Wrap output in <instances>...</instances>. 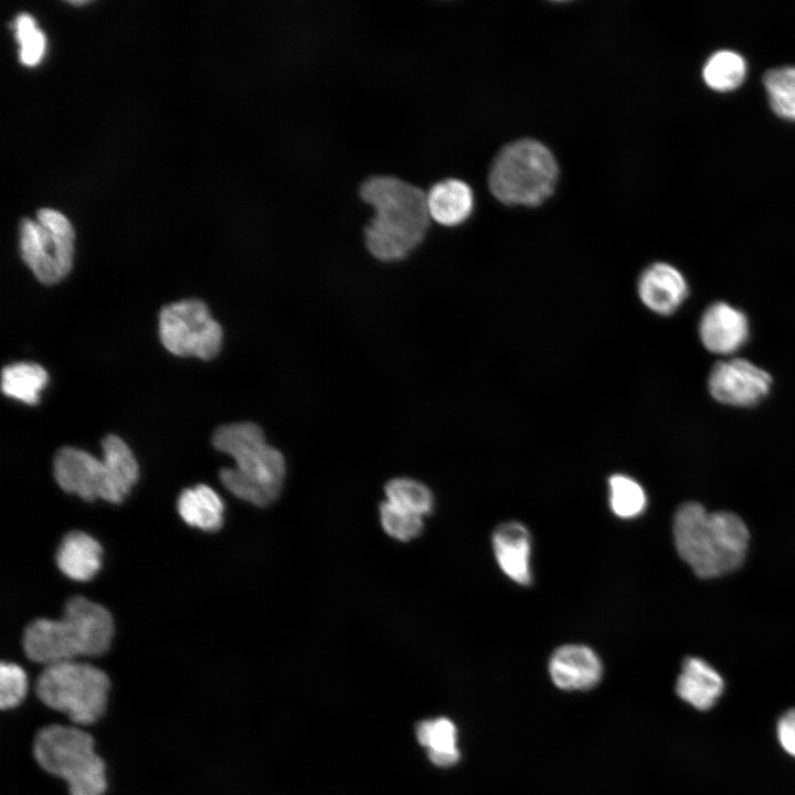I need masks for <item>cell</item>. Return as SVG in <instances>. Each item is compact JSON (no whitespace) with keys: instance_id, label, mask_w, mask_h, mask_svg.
<instances>
[{"instance_id":"ac0fdd59","label":"cell","mask_w":795,"mask_h":795,"mask_svg":"<svg viewBox=\"0 0 795 795\" xmlns=\"http://www.w3.org/2000/svg\"><path fill=\"white\" fill-rule=\"evenodd\" d=\"M59 569L74 581H88L102 564V547L91 536L74 530L64 536L55 555Z\"/></svg>"},{"instance_id":"30bf717a","label":"cell","mask_w":795,"mask_h":795,"mask_svg":"<svg viewBox=\"0 0 795 795\" xmlns=\"http://www.w3.org/2000/svg\"><path fill=\"white\" fill-rule=\"evenodd\" d=\"M53 474L64 491L84 500L99 498L118 504L124 499L103 458L98 459L83 449L71 446L59 449L53 460Z\"/></svg>"},{"instance_id":"6da1fadb","label":"cell","mask_w":795,"mask_h":795,"mask_svg":"<svg viewBox=\"0 0 795 795\" xmlns=\"http://www.w3.org/2000/svg\"><path fill=\"white\" fill-rule=\"evenodd\" d=\"M358 194L373 211L363 237L377 259H404L424 241L432 220L423 188L393 174H373Z\"/></svg>"},{"instance_id":"7a4b0ae2","label":"cell","mask_w":795,"mask_h":795,"mask_svg":"<svg viewBox=\"0 0 795 795\" xmlns=\"http://www.w3.org/2000/svg\"><path fill=\"white\" fill-rule=\"evenodd\" d=\"M114 623L102 605L83 596L71 597L60 619L38 618L23 633V649L33 661L45 666L98 656L110 646Z\"/></svg>"},{"instance_id":"e0dca14e","label":"cell","mask_w":795,"mask_h":795,"mask_svg":"<svg viewBox=\"0 0 795 795\" xmlns=\"http://www.w3.org/2000/svg\"><path fill=\"white\" fill-rule=\"evenodd\" d=\"M720 674L698 657L685 659L677 679L676 692L680 699L698 710L711 709L723 692Z\"/></svg>"},{"instance_id":"4fadbf2b","label":"cell","mask_w":795,"mask_h":795,"mask_svg":"<svg viewBox=\"0 0 795 795\" xmlns=\"http://www.w3.org/2000/svg\"><path fill=\"white\" fill-rule=\"evenodd\" d=\"M699 335L702 344L709 351L731 354L748 341L749 320L738 308L723 301L713 303L701 316Z\"/></svg>"},{"instance_id":"5b68a950","label":"cell","mask_w":795,"mask_h":795,"mask_svg":"<svg viewBox=\"0 0 795 795\" xmlns=\"http://www.w3.org/2000/svg\"><path fill=\"white\" fill-rule=\"evenodd\" d=\"M558 162L542 142L524 138L506 145L488 173L494 197L508 205L537 206L554 191Z\"/></svg>"},{"instance_id":"f1b7e54d","label":"cell","mask_w":795,"mask_h":795,"mask_svg":"<svg viewBox=\"0 0 795 795\" xmlns=\"http://www.w3.org/2000/svg\"><path fill=\"white\" fill-rule=\"evenodd\" d=\"M17 39L21 44L20 57L26 65H34L41 59L44 51V35L35 26L31 15L22 13L15 21Z\"/></svg>"},{"instance_id":"7c38bea8","label":"cell","mask_w":795,"mask_h":795,"mask_svg":"<svg viewBox=\"0 0 795 795\" xmlns=\"http://www.w3.org/2000/svg\"><path fill=\"white\" fill-rule=\"evenodd\" d=\"M636 292L647 309L659 316H670L687 299L689 287L677 267L665 262H655L640 272Z\"/></svg>"},{"instance_id":"52a82bcc","label":"cell","mask_w":795,"mask_h":795,"mask_svg":"<svg viewBox=\"0 0 795 795\" xmlns=\"http://www.w3.org/2000/svg\"><path fill=\"white\" fill-rule=\"evenodd\" d=\"M109 679L99 668L75 660L45 666L35 691L47 707L76 724H92L105 711Z\"/></svg>"},{"instance_id":"4316f807","label":"cell","mask_w":795,"mask_h":795,"mask_svg":"<svg viewBox=\"0 0 795 795\" xmlns=\"http://www.w3.org/2000/svg\"><path fill=\"white\" fill-rule=\"evenodd\" d=\"M380 521L392 538L409 541L418 537L424 528L423 517L405 511L389 501L380 505Z\"/></svg>"},{"instance_id":"83f0119b","label":"cell","mask_w":795,"mask_h":795,"mask_svg":"<svg viewBox=\"0 0 795 795\" xmlns=\"http://www.w3.org/2000/svg\"><path fill=\"white\" fill-rule=\"evenodd\" d=\"M28 679L24 670L13 662H1L0 667V707L11 709L25 697Z\"/></svg>"},{"instance_id":"f546056e","label":"cell","mask_w":795,"mask_h":795,"mask_svg":"<svg viewBox=\"0 0 795 795\" xmlns=\"http://www.w3.org/2000/svg\"><path fill=\"white\" fill-rule=\"evenodd\" d=\"M776 730L781 746L795 757V708L785 711L780 717Z\"/></svg>"},{"instance_id":"9a60e30c","label":"cell","mask_w":795,"mask_h":795,"mask_svg":"<svg viewBox=\"0 0 795 795\" xmlns=\"http://www.w3.org/2000/svg\"><path fill=\"white\" fill-rule=\"evenodd\" d=\"M495 558L501 571L513 582L531 583V537L528 529L516 521L505 522L492 534Z\"/></svg>"},{"instance_id":"3957f363","label":"cell","mask_w":795,"mask_h":795,"mask_svg":"<svg viewBox=\"0 0 795 795\" xmlns=\"http://www.w3.org/2000/svg\"><path fill=\"white\" fill-rule=\"evenodd\" d=\"M213 446L230 455L235 465L220 470V480L235 497L266 507L280 495L286 464L283 454L267 444L262 428L251 422L220 426Z\"/></svg>"},{"instance_id":"ba28073f","label":"cell","mask_w":795,"mask_h":795,"mask_svg":"<svg viewBox=\"0 0 795 795\" xmlns=\"http://www.w3.org/2000/svg\"><path fill=\"white\" fill-rule=\"evenodd\" d=\"M74 231L68 220L51 209L38 211V221L20 223V253L36 279L54 285L64 279L73 264Z\"/></svg>"},{"instance_id":"277c9868","label":"cell","mask_w":795,"mask_h":795,"mask_svg":"<svg viewBox=\"0 0 795 795\" xmlns=\"http://www.w3.org/2000/svg\"><path fill=\"white\" fill-rule=\"evenodd\" d=\"M674 538L680 558L698 576L710 579L741 565L749 531L732 512H708L698 502H686L675 515Z\"/></svg>"},{"instance_id":"d4e9b609","label":"cell","mask_w":795,"mask_h":795,"mask_svg":"<svg viewBox=\"0 0 795 795\" xmlns=\"http://www.w3.org/2000/svg\"><path fill=\"white\" fill-rule=\"evenodd\" d=\"M386 501L417 515H430L434 507V496L424 484L412 478H393L384 486Z\"/></svg>"},{"instance_id":"5bb4252c","label":"cell","mask_w":795,"mask_h":795,"mask_svg":"<svg viewBox=\"0 0 795 795\" xmlns=\"http://www.w3.org/2000/svg\"><path fill=\"white\" fill-rule=\"evenodd\" d=\"M553 683L563 690H587L602 678L600 657L587 646L569 644L554 650L549 660Z\"/></svg>"},{"instance_id":"603a6c76","label":"cell","mask_w":795,"mask_h":795,"mask_svg":"<svg viewBox=\"0 0 795 795\" xmlns=\"http://www.w3.org/2000/svg\"><path fill=\"white\" fill-rule=\"evenodd\" d=\"M102 449L103 460L107 465L116 487L125 498L138 479L136 458L127 444L113 434L104 437Z\"/></svg>"},{"instance_id":"ffe728a7","label":"cell","mask_w":795,"mask_h":795,"mask_svg":"<svg viewBox=\"0 0 795 795\" xmlns=\"http://www.w3.org/2000/svg\"><path fill=\"white\" fill-rule=\"evenodd\" d=\"M418 742L428 749V757L439 767H448L458 762L460 754L456 745L457 730L447 718L425 720L416 728Z\"/></svg>"},{"instance_id":"8fae6325","label":"cell","mask_w":795,"mask_h":795,"mask_svg":"<svg viewBox=\"0 0 795 795\" xmlns=\"http://www.w3.org/2000/svg\"><path fill=\"white\" fill-rule=\"evenodd\" d=\"M771 375L743 358L716 363L710 372L708 388L720 403L732 406H754L770 392Z\"/></svg>"},{"instance_id":"cb8c5ba5","label":"cell","mask_w":795,"mask_h":795,"mask_svg":"<svg viewBox=\"0 0 795 795\" xmlns=\"http://www.w3.org/2000/svg\"><path fill=\"white\" fill-rule=\"evenodd\" d=\"M763 85L772 110L783 119L795 121V66L766 71Z\"/></svg>"},{"instance_id":"44dd1931","label":"cell","mask_w":795,"mask_h":795,"mask_svg":"<svg viewBox=\"0 0 795 795\" xmlns=\"http://www.w3.org/2000/svg\"><path fill=\"white\" fill-rule=\"evenodd\" d=\"M49 381L46 370L34 362H15L6 365L1 373L2 392L25 404L35 405Z\"/></svg>"},{"instance_id":"7402d4cb","label":"cell","mask_w":795,"mask_h":795,"mask_svg":"<svg viewBox=\"0 0 795 795\" xmlns=\"http://www.w3.org/2000/svg\"><path fill=\"white\" fill-rule=\"evenodd\" d=\"M746 71V62L741 54L732 50H720L706 61L702 78L713 91L730 92L743 83Z\"/></svg>"},{"instance_id":"2e32d148","label":"cell","mask_w":795,"mask_h":795,"mask_svg":"<svg viewBox=\"0 0 795 795\" xmlns=\"http://www.w3.org/2000/svg\"><path fill=\"white\" fill-rule=\"evenodd\" d=\"M426 202L431 220L453 227L469 219L475 201L468 183L457 178H445L430 187Z\"/></svg>"},{"instance_id":"8992f818","label":"cell","mask_w":795,"mask_h":795,"mask_svg":"<svg viewBox=\"0 0 795 795\" xmlns=\"http://www.w3.org/2000/svg\"><path fill=\"white\" fill-rule=\"evenodd\" d=\"M33 753L43 770L66 781L71 795L106 791L105 763L87 732L61 724L45 727L35 736Z\"/></svg>"},{"instance_id":"9c48e42d","label":"cell","mask_w":795,"mask_h":795,"mask_svg":"<svg viewBox=\"0 0 795 795\" xmlns=\"http://www.w3.org/2000/svg\"><path fill=\"white\" fill-rule=\"evenodd\" d=\"M159 335L165 348L178 357L213 359L221 350L223 331L199 299L165 306L159 314Z\"/></svg>"},{"instance_id":"d6986e66","label":"cell","mask_w":795,"mask_h":795,"mask_svg":"<svg viewBox=\"0 0 795 795\" xmlns=\"http://www.w3.org/2000/svg\"><path fill=\"white\" fill-rule=\"evenodd\" d=\"M177 508L184 522L203 531H216L222 527L224 504L206 485L184 489Z\"/></svg>"},{"instance_id":"484cf974","label":"cell","mask_w":795,"mask_h":795,"mask_svg":"<svg viewBox=\"0 0 795 795\" xmlns=\"http://www.w3.org/2000/svg\"><path fill=\"white\" fill-rule=\"evenodd\" d=\"M608 487L610 506L617 517L632 519L645 510L647 502L645 490L634 478L624 474L612 475Z\"/></svg>"}]
</instances>
